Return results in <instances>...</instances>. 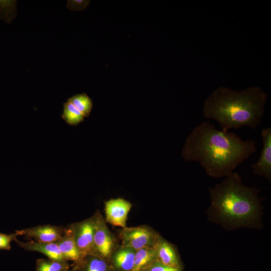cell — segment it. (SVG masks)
Listing matches in <instances>:
<instances>
[{
	"mask_svg": "<svg viewBox=\"0 0 271 271\" xmlns=\"http://www.w3.org/2000/svg\"><path fill=\"white\" fill-rule=\"evenodd\" d=\"M95 215V222L92 255L99 257L108 262L112 252L119 244L115 236L109 229L100 212H96Z\"/></svg>",
	"mask_w": 271,
	"mask_h": 271,
	"instance_id": "4",
	"label": "cell"
},
{
	"mask_svg": "<svg viewBox=\"0 0 271 271\" xmlns=\"http://www.w3.org/2000/svg\"><path fill=\"white\" fill-rule=\"evenodd\" d=\"M95 222L94 214L85 220L71 224L76 245L83 257L92 254Z\"/></svg>",
	"mask_w": 271,
	"mask_h": 271,
	"instance_id": "6",
	"label": "cell"
},
{
	"mask_svg": "<svg viewBox=\"0 0 271 271\" xmlns=\"http://www.w3.org/2000/svg\"><path fill=\"white\" fill-rule=\"evenodd\" d=\"M253 140H242L238 134L217 129L203 121L186 138L181 151L187 162H196L208 176L226 177L256 151Z\"/></svg>",
	"mask_w": 271,
	"mask_h": 271,
	"instance_id": "1",
	"label": "cell"
},
{
	"mask_svg": "<svg viewBox=\"0 0 271 271\" xmlns=\"http://www.w3.org/2000/svg\"><path fill=\"white\" fill-rule=\"evenodd\" d=\"M15 233L11 234H6L0 233V249L10 250L11 248L10 243L12 240H16Z\"/></svg>",
	"mask_w": 271,
	"mask_h": 271,
	"instance_id": "20",
	"label": "cell"
},
{
	"mask_svg": "<svg viewBox=\"0 0 271 271\" xmlns=\"http://www.w3.org/2000/svg\"><path fill=\"white\" fill-rule=\"evenodd\" d=\"M16 241L23 248L28 251H33L44 254L49 259L57 260H65L55 242H42L35 241L21 242Z\"/></svg>",
	"mask_w": 271,
	"mask_h": 271,
	"instance_id": "13",
	"label": "cell"
},
{
	"mask_svg": "<svg viewBox=\"0 0 271 271\" xmlns=\"http://www.w3.org/2000/svg\"><path fill=\"white\" fill-rule=\"evenodd\" d=\"M70 267L67 260L40 258L36 261V271H68Z\"/></svg>",
	"mask_w": 271,
	"mask_h": 271,
	"instance_id": "16",
	"label": "cell"
},
{
	"mask_svg": "<svg viewBox=\"0 0 271 271\" xmlns=\"http://www.w3.org/2000/svg\"><path fill=\"white\" fill-rule=\"evenodd\" d=\"M68 271H75L73 269H72L71 267L69 269Z\"/></svg>",
	"mask_w": 271,
	"mask_h": 271,
	"instance_id": "22",
	"label": "cell"
},
{
	"mask_svg": "<svg viewBox=\"0 0 271 271\" xmlns=\"http://www.w3.org/2000/svg\"><path fill=\"white\" fill-rule=\"evenodd\" d=\"M267 94L258 86L241 91L220 87L204 102V117L216 121L221 130L247 126L255 130L264 112Z\"/></svg>",
	"mask_w": 271,
	"mask_h": 271,
	"instance_id": "3",
	"label": "cell"
},
{
	"mask_svg": "<svg viewBox=\"0 0 271 271\" xmlns=\"http://www.w3.org/2000/svg\"><path fill=\"white\" fill-rule=\"evenodd\" d=\"M157 260L155 246L136 250L133 266L131 271H144Z\"/></svg>",
	"mask_w": 271,
	"mask_h": 271,
	"instance_id": "15",
	"label": "cell"
},
{
	"mask_svg": "<svg viewBox=\"0 0 271 271\" xmlns=\"http://www.w3.org/2000/svg\"><path fill=\"white\" fill-rule=\"evenodd\" d=\"M144 271H182V269L169 266L156 260Z\"/></svg>",
	"mask_w": 271,
	"mask_h": 271,
	"instance_id": "21",
	"label": "cell"
},
{
	"mask_svg": "<svg viewBox=\"0 0 271 271\" xmlns=\"http://www.w3.org/2000/svg\"><path fill=\"white\" fill-rule=\"evenodd\" d=\"M64 228L51 225H39L17 230V235H25L34 241L42 242H55L63 233Z\"/></svg>",
	"mask_w": 271,
	"mask_h": 271,
	"instance_id": "9",
	"label": "cell"
},
{
	"mask_svg": "<svg viewBox=\"0 0 271 271\" xmlns=\"http://www.w3.org/2000/svg\"><path fill=\"white\" fill-rule=\"evenodd\" d=\"M75 271H112L109 263L93 255H86L71 267Z\"/></svg>",
	"mask_w": 271,
	"mask_h": 271,
	"instance_id": "14",
	"label": "cell"
},
{
	"mask_svg": "<svg viewBox=\"0 0 271 271\" xmlns=\"http://www.w3.org/2000/svg\"><path fill=\"white\" fill-rule=\"evenodd\" d=\"M121 244L135 250L155 246L161 236L147 225L125 227L119 231Z\"/></svg>",
	"mask_w": 271,
	"mask_h": 271,
	"instance_id": "5",
	"label": "cell"
},
{
	"mask_svg": "<svg viewBox=\"0 0 271 271\" xmlns=\"http://www.w3.org/2000/svg\"><path fill=\"white\" fill-rule=\"evenodd\" d=\"M262 149L255 163L251 165L253 173L271 180V127L262 129Z\"/></svg>",
	"mask_w": 271,
	"mask_h": 271,
	"instance_id": "8",
	"label": "cell"
},
{
	"mask_svg": "<svg viewBox=\"0 0 271 271\" xmlns=\"http://www.w3.org/2000/svg\"><path fill=\"white\" fill-rule=\"evenodd\" d=\"M208 189L211 204L207 213L209 220L228 230L261 228L262 208L259 190L245 185L237 173L233 172Z\"/></svg>",
	"mask_w": 271,
	"mask_h": 271,
	"instance_id": "2",
	"label": "cell"
},
{
	"mask_svg": "<svg viewBox=\"0 0 271 271\" xmlns=\"http://www.w3.org/2000/svg\"><path fill=\"white\" fill-rule=\"evenodd\" d=\"M157 260L171 267L182 269V264L177 249L162 236L155 245Z\"/></svg>",
	"mask_w": 271,
	"mask_h": 271,
	"instance_id": "11",
	"label": "cell"
},
{
	"mask_svg": "<svg viewBox=\"0 0 271 271\" xmlns=\"http://www.w3.org/2000/svg\"><path fill=\"white\" fill-rule=\"evenodd\" d=\"M55 242L65 260L75 262L83 257L76 245L71 224L64 228L63 233Z\"/></svg>",
	"mask_w": 271,
	"mask_h": 271,
	"instance_id": "12",
	"label": "cell"
},
{
	"mask_svg": "<svg viewBox=\"0 0 271 271\" xmlns=\"http://www.w3.org/2000/svg\"><path fill=\"white\" fill-rule=\"evenodd\" d=\"M67 101L71 103L84 117H88L92 110L93 104L88 95L82 93L72 96Z\"/></svg>",
	"mask_w": 271,
	"mask_h": 271,
	"instance_id": "17",
	"label": "cell"
},
{
	"mask_svg": "<svg viewBox=\"0 0 271 271\" xmlns=\"http://www.w3.org/2000/svg\"><path fill=\"white\" fill-rule=\"evenodd\" d=\"M89 3V0H68L66 7L71 11H84L88 7Z\"/></svg>",
	"mask_w": 271,
	"mask_h": 271,
	"instance_id": "19",
	"label": "cell"
},
{
	"mask_svg": "<svg viewBox=\"0 0 271 271\" xmlns=\"http://www.w3.org/2000/svg\"><path fill=\"white\" fill-rule=\"evenodd\" d=\"M132 204L121 198L111 199L105 202V221L122 228L126 227L128 212Z\"/></svg>",
	"mask_w": 271,
	"mask_h": 271,
	"instance_id": "7",
	"label": "cell"
},
{
	"mask_svg": "<svg viewBox=\"0 0 271 271\" xmlns=\"http://www.w3.org/2000/svg\"><path fill=\"white\" fill-rule=\"evenodd\" d=\"M63 105L62 117L68 124L76 125L84 121L83 115L71 103L67 101Z\"/></svg>",
	"mask_w": 271,
	"mask_h": 271,
	"instance_id": "18",
	"label": "cell"
},
{
	"mask_svg": "<svg viewBox=\"0 0 271 271\" xmlns=\"http://www.w3.org/2000/svg\"><path fill=\"white\" fill-rule=\"evenodd\" d=\"M136 250L122 244H118L112 252L108 263L112 271H131L132 269Z\"/></svg>",
	"mask_w": 271,
	"mask_h": 271,
	"instance_id": "10",
	"label": "cell"
}]
</instances>
